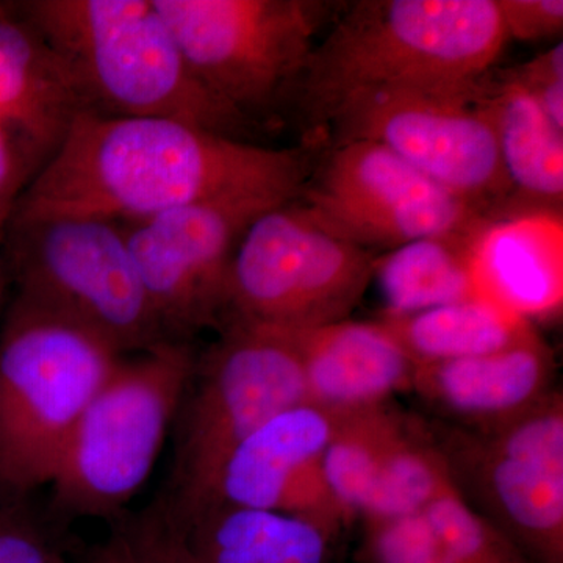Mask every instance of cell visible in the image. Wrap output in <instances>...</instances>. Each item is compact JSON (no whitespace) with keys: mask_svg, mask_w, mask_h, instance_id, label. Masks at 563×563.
<instances>
[{"mask_svg":"<svg viewBox=\"0 0 563 563\" xmlns=\"http://www.w3.org/2000/svg\"><path fill=\"white\" fill-rule=\"evenodd\" d=\"M85 110L68 70L14 3L0 2V124L46 162Z\"/></svg>","mask_w":563,"mask_h":563,"instance_id":"cell-16","label":"cell"},{"mask_svg":"<svg viewBox=\"0 0 563 563\" xmlns=\"http://www.w3.org/2000/svg\"><path fill=\"white\" fill-rule=\"evenodd\" d=\"M40 163L24 141L0 124V202H16Z\"/></svg>","mask_w":563,"mask_h":563,"instance_id":"cell-31","label":"cell"},{"mask_svg":"<svg viewBox=\"0 0 563 563\" xmlns=\"http://www.w3.org/2000/svg\"><path fill=\"white\" fill-rule=\"evenodd\" d=\"M298 199L325 228L366 251H393L488 220L484 210L372 141L336 143Z\"/></svg>","mask_w":563,"mask_h":563,"instance_id":"cell-13","label":"cell"},{"mask_svg":"<svg viewBox=\"0 0 563 563\" xmlns=\"http://www.w3.org/2000/svg\"><path fill=\"white\" fill-rule=\"evenodd\" d=\"M483 102L495 128L510 185L537 201L558 203L563 195V132L531 96L506 76L485 84Z\"/></svg>","mask_w":563,"mask_h":563,"instance_id":"cell-21","label":"cell"},{"mask_svg":"<svg viewBox=\"0 0 563 563\" xmlns=\"http://www.w3.org/2000/svg\"><path fill=\"white\" fill-rule=\"evenodd\" d=\"M510 80L537 102L559 131L563 132V46L555 44L533 60L507 74Z\"/></svg>","mask_w":563,"mask_h":563,"instance_id":"cell-29","label":"cell"},{"mask_svg":"<svg viewBox=\"0 0 563 563\" xmlns=\"http://www.w3.org/2000/svg\"><path fill=\"white\" fill-rule=\"evenodd\" d=\"M57 563H68V561H66V558H63V559H60V561H58Z\"/></svg>","mask_w":563,"mask_h":563,"instance_id":"cell-34","label":"cell"},{"mask_svg":"<svg viewBox=\"0 0 563 563\" xmlns=\"http://www.w3.org/2000/svg\"><path fill=\"white\" fill-rule=\"evenodd\" d=\"M404 417L387 404L336 415L322 466L347 525L357 520L384 454Z\"/></svg>","mask_w":563,"mask_h":563,"instance_id":"cell-24","label":"cell"},{"mask_svg":"<svg viewBox=\"0 0 563 563\" xmlns=\"http://www.w3.org/2000/svg\"><path fill=\"white\" fill-rule=\"evenodd\" d=\"M422 515L459 563H532L512 540L474 512L454 487L429 504Z\"/></svg>","mask_w":563,"mask_h":563,"instance_id":"cell-26","label":"cell"},{"mask_svg":"<svg viewBox=\"0 0 563 563\" xmlns=\"http://www.w3.org/2000/svg\"><path fill=\"white\" fill-rule=\"evenodd\" d=\"M424 422L451 484L532 563H563V398L490 426Z\"/></svg>","mask_w":563,"mask_h":563,"instance_id":"cell-8","label":"cell"},{"mask_svg":"<svg viewBox=\"0 0 563 563\" xmlns=\"http://www.w3.org/2000/svg\"><path fill=\"white\" fill-rule=\"evenodd\" d=\"M450 487L453 484L446 463L428 435L424 422L404 417L358 518L365 525L420 515Z\"/></svg>","mask_w":563,"mask_h":563,"instance_id":"cell-23","label":"cell"},{"mask_svg":"<svg viewBox=\"0 0 563 563\" xmlns=\"http://www.w3.org/2000/svg\"><path fill=\"white\" fill-rule=\"evenodd\" d=\"M55 526L33 510L31 499L0 501V563H57L65 558Z\"/></svg>","mask_w":563,"mask_h":563,"instance_id":"cell-28","label":"cell"},{"mask_svg":"<svg viewBox=\"0 0 563 563\" xmlns=\"http://www.w3.org/2000/svg\"><path fill=\"white\" fill-rule=\"evenodd\" d=\"M555 362L533 325L503 350L417 365L412 391L463 428H490L531 409L553 387Z\"/></svg>","mask_w":563,"mask_h":563,"instance_id":"cell-14","label":"cell"},{"mask_svg":"<svg viewBox=\"0 0 563 563\" xmlns=\"http://www.w3.org/2000/svg\"><path fill=\"white\" fill-rule=\"evenodd\" d=\"M11 285L9 269H7V263L3 257H0V309H2L3 302H5L7 292Z\"/></svg>","mask_w":563,"mask_h":563,"instance_id":"cell-32","label":"cell"},{"mask_svg":"<svg viewBox=\"0 0 563 563\" xmlns=\"http://www.w3.org/2000/svg\"><path fill=\"white\" fill-rule=\"evenodd\" d=\"M507 40L496 0H358L314 47L296 95L314 135L366 92L481 91Z\"/></svg>","mask_w":563,"mask_h":563,"instance_id":"cell-2","label":"cell"},{"mask_svg":"<svg viewBox=\"0 0 563 563\" xmlns=\"http://www.w3.org/2000/svg\"><path fill=\"white\" fill-rule=\"evenodd\" d=\"M477 92L377 91L355 96L324 128L336 143L372 141L477 209L512 191Z\"/></svg>","mask_w":563,"mask_h":563,"instance_id":"cell-12","label":"cell"},{"mask_svg":"<svg viewBox=\"0 0 563 563\" xmlns=\"http://www.w3.org/2000/svg\"><path fill=\"white\" fill-rule=\"evenodd\" d=\"M295 201L276 195L229 196L188 203L121 225L166 339L190 342L224 324L236 247L265 211Z\"/></svg>","mask_w":563,"mask_h":563,"instance_id":"cell-11","label":"cell"},{"mask_svg":"<svg viewBox=\"0 0 563 563\" xmlns=\"http://www.w3.org/2000/svg\"><path fill=\"white\" fill-rule=\"evenodd\" d=\"M363 526L365 563H459L422 514Z\"/></svg>","mask_w":563,"mask_h":563,"instance_id":"cell-27","label":"cell"},{"mask_svg":"<svg viewBox=\"0 0 563 563\" xmlns=\"http://www.w3.org/2000/svg\"><path fill=\"white\" fill-rule=\"evenodd\" d=\"M192 563H325L331 540L276 512L217 504L185 529Z\"/></svg>","mask_w":563,"mask_h":563,"instance_id":"cell-19","label":"cell"},{"mask_svg":"<svg viewBox=\"0 0 563 563\" xmlns=\"http://www.w3.org/2000/svg\"><path fill=\"white\" fill-rule=\"evenodd\" d=\"M377 321L415 365L503 350L532 328L531 321L481 298L413 313H383Z\"/></svg>","mask_w":563,"mask_h":563,"instance_id":"cell-22","label":"cell"},{"mask_svg":"<svg viewBox=\"0 0 563 563\" xmlns=\"http://www.w3.org/2000/svg\"><path fill=\"white\" fill-rule=\"evenodd\" d=\"M562 274V221L548 213L490 220L477 239V296L525 320L561 310Z\"/></svg>","mask_w":563,"mask_h":563,"instance_id":"cell-18","label":"cell"},{"mask_svg":"<svg viewBox=\"0 0 563 563\" xmlns=\"http://www.w3.org/2000/svg\"><path fill=\"white\" fill-rule=\"evenodd\" d=\"M68 70L85 110L168 118L240 139L251 122L211 96L154 0L14 2Z\"/></svg>","mask_w":563,"mask_h":563,"instance_id":"cell-3","label":"cell"},{"mask_svg":"<svg viewBox=\"0 0 563 563\" xmlns=\"http://www.w3.org/2000/svg\"><path fill=\"white\" fill-rule=\"evenodd\" d=\"M16 203V202H14ZM13 202H0V233L7 231V225H9V221L11 218V211H13L14 207Z\"/></svg>","mask_w":563,"mask_h":563,"instance_id":"cell-33","label":"cell"},{"mask_svg":"<svg viewBox=\"0 0 563 563\" xmlns=\"http://www.w3.org/2000/svg\"><path fill=\"white\" fill-rule=\"evenodd\" d=\"M307 401L298 351L287 332L229 321L198 354L180 407L168 490L169 514L187 529L209 507L222 466L262 424Z\"/></svg>","mask_w":563,"mask_h":563,"instance_id":"cell-6","label":"cell"},{"mask_svg":"<svg viewBox=\"0 0 563 563\" xmlns=\"http://www.w3.org/2000/svg\"><path fill=\"white\" fill-rule=\"evenodd\" d=\"M84 563H192L184 529L162 498L111 521L110 532Z\"/></svg>","mask_w":563,"mask_h":563,"instance_id":"cell-25","label":"cell"},{"mask_svg":"<svg viewBox=\"0 0 563 563\" xmlns=\"http://www.w3.org/2000/svg\"><path fill=\"white\" fill-rule=\"evenodd\" d=\"M301 361L307 401L333 415L412 391L415 362L379 321H339L287 332Z\"/></svg>","mask_w":563,"mask_h":563,"instance_id":"cell-15","label":"cell"},{"mask_svg":"<svg viewBox=\"0 0 563 563\" xmlns=\"http://www.w3.org/2000/svg\"><path fill=\"white\" fill-rule=\"evenodd\" d=\"M335 421L336 415L310 402L274 415L222 466L209 507L229 504L279 514L292 488L321 461Z\"/></svg>","mask_w":563,"mask_h":563,"instance_id":"cell-17","label":"cell"},{"mask_svg":"<svg viewBox=\"0 0 563 563\" xmlns=\"http://www.w3.org/2000/svg\"><path fill=\"white\" fill-rule=\"evenodd\" d=\"M374 261L299 199L265 211L233 255L224 324L296 332L347 320L372 284Z\"/></svg>","mask_w":563,"mask_h":563,"instance_id":"cell-10","label":"cell"},{"mask_svg":"<svg viewBox=\"0 0 563 563\" xmlns=\"http://www.w3.org/2000/svg\"><path fill=\"white\" fill-rule=\"evenodd\" d=\"M307 150H274L168 118L84 110L14 203L9 222L95 218L120 225L229 196L298 199Z\"/></svg>","mask_w":563,"mask_h":563,"instance_id":"cell-1","label":"cell"},{"mask_svg":"<svg viewBox=\"0 0 563 563\" xmlns=\"http://www.w3.org/2000/svg\"><path fill=\"white\" fill-rule=\"evenodd\" d=\"M122 354L14 296L0 331V501L49 485L85 407Z\"/></svg>","mask_w":563,"mask_h":563,"instance_id":"cell-4","label":"cell"},{"mask_svg":"<svg viewBox=\"0 0 563 563\" xmlns=\"http://www.w3.org/2000/svg\"><path fill=\"white\" fill-rule=\"evenodd\" d=\"M507 38H553L563 29L562 0H496Z\"/></svg>","mask_w":563,"mask_h":563,"instance_id":"cell-30","label":"cell"},{"mask_svg":"<svg viewBox=\"0 0 563 563\" xmlns=\"http://www.w3.org/2000/svg\"><path fill=\"white\" fill-rule=\"evenodd\" d=\"M490 221L466 231L426 236L374 261L385 314H406L479 298L474 279L477 239Z\"/></svg>","mask_w":563,"mask_h":563,"instance_id":"cell-20","label":"cell"},{"mask_svg":"<svg viewBox=\"0 0 563 563\" xmlns=\"http://www.w3.org/2000/svg\"><path fill=\"white\" fill-rule=\"evenodd\" d=\"M203 88L247 122L298 90L333 3L154 0Z\"/></svg>","mask_w":563,"mask_h":563,"instance_id":"cell-9","label":"cell"},{"mask_svg":"<svg viewBox=\"0 0 563 563\" xmlns=\"http://www.w3.org/2000/svg\"><path fill=\"white\" fill-rule=\"evenodd\" d=\"M191 342L122 355L85 407L51 481L47 517L113 521L146 483L190 383Z\"/></svg>","mask_w":563,"mask_h":563,"instance_id":"cell-5","label":"cell"},{"mask_svg":"<svg viewBox=\"0 0 563 563\" xmlns=\"http://www.w3.org/2000/svg\"><path fill=\"white\" fill-rule=\"evenodd\" d=\"M3 261L18 298L76 322L122 355L166 342L124 231L95 218L9 222Z\"/></svg>","mask_w":563,"mask_h":563,"instance_id":"cell-7","label":"cell"}]
</instances>
